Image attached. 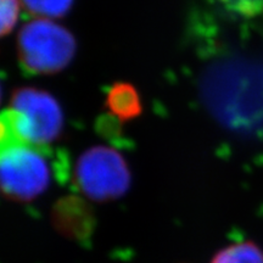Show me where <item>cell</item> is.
I'll list each match as a JSON object with an SVG mask.
<instances>
[{
    "label": "cell",
    "instance_id": "obj_3",
    "mask_svg": "<svg viewBox=\"0 0 263 263\" xmlns=\"http://www.w3.org/2000/svg\"><path fill=\"white\" fill-rule=\"evenodd\" d=\"M76 182L81 192L94 201L116 200L130 185V171L117 150L93 146L85 150L76 164Z\"/></svg>",
    "mask_w": 263,
    "mask_h": 263
},
{
    "label": "cell",
    "instance_id": "obj_4",
    "mask_svg": "<svg viewBox=\"0 0 263 263\" xmlns=\"http://www.w3.org/2000/svg\"><path fill=\"white\" fill-rule=\"evenodd\" d=\"M2 190L10 200L28 202L42 195L50 182V170L39 147L27 144L2 147Z\"/></svg>",
    "mask_w": 263,
    "mask_h": 263
},
{
    "label": "cell",
    "instance_id": "obj_2",
    "mask_svg": "<svg viewBox=\"0 0 263 263\" xmlns=\"http://www.w3.org/2000/svg\"><path fill=\"white\" fill-rule=\"evenodd\" d=\"M76 50L73 34L49 18L28 22L18 33V60L28 73H58L71 64Z\"/></svg>",
    "mask_w": 263,
    "mask_h": 263
},
{
    "label": "cell",
    "instance_id": "obj_9",
    "mask_svg": "<svg viewBox=\"0 0 263 263\" xmlns=\"http://www.w3.org/2000/svg\"><path fill=\"white\" fill-rule=\"evenodd\" d=\"M239 17L254 18L263 14V0H209Z\"/></svg>",
    "mask_w": 263,
    "mask_h": 263
},
{
    "label": "cell",
    "instance_id": "obj_8",
    "mask_svg": "<svg viewBox=\"0 0 263 263\" xmlns=\"http://www.w3.org/2000/svg\"><path fill=\"white\" fill-rule=\"evenodd\" d=\"M29 14L41 18H60L70 12L74 0H21Z\"/></svg>",
    "mask_w": 263,
    "mask_h": 263
},
{
    "label": "cell",
    "instance_id": "obj_7",
    "mask_svg": "<svg viewBox=\"0 0 263 263\" xmlns=\"http://www.w3.org/2000/svg\"><path fill=\"white\" fill-rule=\"evenodd\" d=\"M211 263H263V250L252 241L236 242L217 252Z\"/></svg>",
    "mask_w": 263,
    "mask_h": 263
},
{
    "label": "cell",
    "instance_id": "obj_5",
    "mask_svg": "<svg viewBox=\"0 0 263 263\" xmlns=\"http://www.w3.org/2000/svg\"><path fill=\"white\" fill-rule=\"evenodd\" d=\"M50 222L59 234L80 242L88 241L97 224L91 206L84 199L74 195L61 197L54 203Z\"/></svg>",
    "mask_w": 263,
    "mask_h": 263
},
{
    "label": "cell",
    "instance_id": "obj_6",
    "mask_svg": "<svg viewBox=\"0 0 263 263\" xmlns=\"http://www.w3.org/2000/svg\"><path fill=\"white\" fill-rule=\"evenodd\" d=\"M106 107L121 121L134 120L143 112V104L137 88L126 82L115 83L108 89Z\"/></svg>",
    "mask_w": 263,
    "mask_h": 263
},
{
    "label": "cell",
    "instance_id": "obj_1",
    "mask_svg": "<svg viewBox=\"0 0 263 263\" xmlns=\"http://www.w3.org/2000/svg\"><path fill=\"white\" fill-rule=\"evenodd\" d=\"M62 129L64 114L57 99L45 90L18 88L12 93L11 107L2 116V147L47 146L61 136Z\"/></svg>",
    "mask_w": 263,
    "mask_h": 263
},
{
    "label": "cell",
    "instance_id": "obj_10",
    "mask_svg": "<svg viewBox=\"0 0 263 263\" xmlns=\"http://www.w3.org/2000/svg\"><path fill=\"white\" fill-rule=\"evenodd\" d=\"M20 14V0H2V35L5 37L17 24Z\"/></svg>",
    "mask_w": 263,
    "mask_h": 263
}]
</instances>
